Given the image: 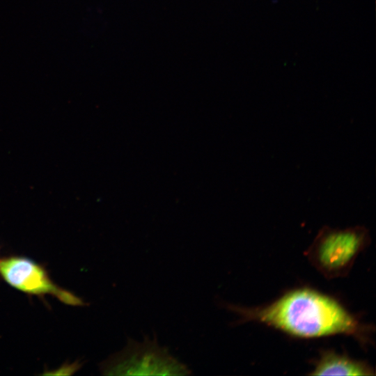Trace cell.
<instances>
[{"label": "cell", "mask_w": 376, "mask_h": 376, "mask_svg": "<svg viewBox=\"0 0 376 376\" xmlns=\"http://www.w3.org/2000/svg\"><path fill=\"white\" fill-rule=\"evenodd\" d=\"M240 320L255 321L301 338H318L335 334L366 339V327L338 301L308 288L289 292L264 306L244 308L227 304Z\"/></svg>", "instance_id": "obj_1"}, {"label": "cell", "mask_w": 376, "mask_h": 376, "mask_svg": "<svg viewBox=\"0 0 376 376\" xmlns=\"http://www.w3.org/2000/svg\"><path fill=\"white\" fill-rule=\"evenodd\" d=\"M370 242L363 226L344 229L323 226L305 252L310 263L328 279L347 276L359 253Z\"/></svg>", "instance_id": "obj_2"}, {"label": "cell", "mask_w": 376, "mask_h": 376, "mask_svg": "<svg viewBox=\"0 0 376 376\" xmlns=\"http://www.w3.org/2000/svg\"><path fill=\"white\" fill-rule=\"evenodd\" d=\"M105 375H186L187 366L159 345L157 338L145 336L143 343L127 338V345L100 363Z\"/></svg>", "instance_id": "obj_3"}, {"label": "cell", "mask_w": 376, "mask_h": 376, "mask_svg": "<svg viewBox=\"0 0 376 376\" xmlns=\"http://www.w3.org/2000/svg\"><path fill=\"white\" fill-rule=\"evenodd\" d=\"M0 278L28 295H50L69 306L86 305L81 298L54 283L42 265L26 256L10 255L1 258Z\"/></svg>", "instance_id": "obj_4"}, {"label": "cell", "mask_w": 376, "mask_h": 376, "mask_svg": "<svg viewBox=\"0 0 376 376\" xmlns=\"http://www.w3.org/2000/svg\"><path fill=\"white\" fill-rule=\"evenodd\" d=\"M311 375H374L373 369L364 361L349 358L331 350L321 352Z\"/></svg>", "instance_id": "obj_5"}]
</instances>
